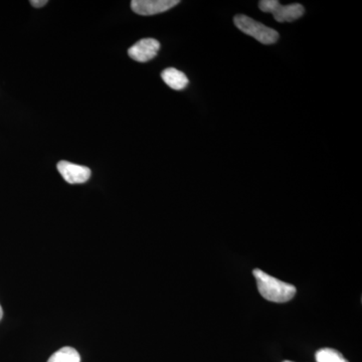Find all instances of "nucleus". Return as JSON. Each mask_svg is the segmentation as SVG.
I'll list each match as a JSON object with an SVG mask.
<instances>
[{
	"mask_svg": "<svg viewBox=\"0 0 362 362\" xmlns=\"http://www.w3.org/2000/svg\"><path fill=\"white\" fill-rule=\"evenodd\" d=\"M252 275L256 278L259 294L268 301L285 303L292 300L296 294L295 286L272 277L259 269H255Z\"/></svg>",
	"mask_w": 362,
	"mask_h": 362,
	"instance_id": "1",
	"label": "nucleus"
},
{
	"mask_svg": "<svg viewBox=\"0 0 362 362\" xmlns=\"http://www.w3.org/2000/svg\"><path fill=\"white\" fill-rule=\"evenodd\" d=\"M233 23L240 32L254 37L261 44L273 45L279 40V33L275 30L268 28L263 23H258L244 14L235 16Z\"/></svg>",
	"mask_w": 362,
	"mask_h": 362,
	"instance_id": "2",
	"label": "nucleus"
},
{
	"mask_svg": "<svg viewBox=\"0 0 362 362\" xmlns=\"http://www.w3.org/2000/svg\"><path fill=\"white\" fill-rule=\"evenodd\" d=\"M259 8L264 13L273 14L278 23H292L302 18L305 13L302 4H292L283 6L277 0H262L259 2Z\"/></svg>",
	"mask_w": 362,
	"mask_h": 362,
	"instance_id": "3",
	"label": "nucleus"
},
{
	"mask_svg": "<svg viewBox=\"0 0 362 362\" xmlns=\"http://www.w3.org/2000/svg\"><path fill=\"white\" fill-rule=\"evenodd\" d=\"M180 4L178 0H133L131 8L139 16H154L165 13Z\"/></svg>",
	"mask_w": 362,
	"mask_h": 362,
	"instance_id": "4",
	"label": "nucleus"
},
{
	"mask_svg": "<svg viewBox=\"0 0 362 362\" xmlns=\"http://www.w3.org/2000/svg\"><path fill=\"white\" fill-rule=\"evenodd\" d=\"M160 49L158 40L154 39H143L136 42L128 49L131 59L139 63H146L156 58Z\"/></svg>",
	"mask_w": 362,
	"mask_h": 362,
	"instance_id": "5",
	"label": "nucleus"
},
{
	"mask_svg": "<svg viewBox=\"0 0 362 362\" xmlns=\"http://www.w3.org/2000/svg\"><path fill=\"white\" fill-rule=\"evenodd\" d=\"M59 173L63 176L64 180L70 185H80L87 182L90 180V169L86 166L78 165L69 161H59L57 165Z\"/></svg>",
	"mask_w": 362,
	"mask_h": 362,
	"instance_id": "6",
	"label": "nucleus"
},
{
	"mask_svg": "<svg viewBox=\"0 0 362 362\" xmlns=\"http://www.w3.org/2000/svg\"><path fill=\"white\" fill-rule=\"evenodd\" d=\"M161 78L168 87L175 90L185 89L188 85L187 75L182 73V71H178L177 69H165V70L161 73Z\"/></svg>",
	"mask_w": 362,
	"mask_h": 362,
	"instance_id": "7",
	"label": "nucleus"
},
{
	"mask_svg": "<svg viewBox=\"0 0 362 362\" xmlns=\"http://www.w3.org/2000/svg\"><path fill=\"white\" fill-rule=\"evenodd\" d=\"M47 362H81V356L75 349L64 347L54 352Z\"/></svg>",
	"mask_w": 362,
	"mask_h": 362,
	"instance_id": "8",
	"label": "nucleus"
},
{
	"mask_svg": "<svg viewBox=\"0 0 362 362\" xmlns=\"http://www.w3.org/2000/svg\"><path fill=\"white\" fill-rule=\"evenodd\" d=\"M317 362H349L337 350L322 349L316 352Z\"/></svg>",
	"mask_w": 362,
	"mask_h": 362,
	"instance_id": "9",
	"label": "nucleus"
},
{
	"mask_svg": "<svg viewBox=\"0 0 362 362\" xmlns=\"http://www.w3.org/2000/svg\"><path fill=\"white\" fill-rule=\"evenodd\" d=\"M47 4V0H32V1H30V4H32L33 7H37V8L45 6Z\"/></svg>",
	"mask_w": 362,
	"mask_h": 362,
	"instance_id": "10",
	"label": "nucleus"
},
{
	"mask_svg": "<svg viewBox=\"0 0 362 362\" xmlns=\"http://www.w3.org/2000/svg\"><path fill=\"white\" fill-rule=\"evenodd\" d=\"M2 316H4V311H2L1 306H0V320H1Z\"/></svg>",
	"mask_w": 362,
	"mask_h": 362,
	"instance_id": "11",
	"label": "nucleus"
},
{
	"mask_svg": "<svg viewBox=\"0 0 362 362\" xmlns=\"http://www.w3.org/2000/svg\"><path fill=\"white\" fill-rule=\"evenodd\" d=\"M284 362H293V361H284Z\"/></svg>",
	"mask_w": 362,
	"mask_h": 362,
	"instance_id": "12",
	"label": "nucleus"
}]
</instances>
